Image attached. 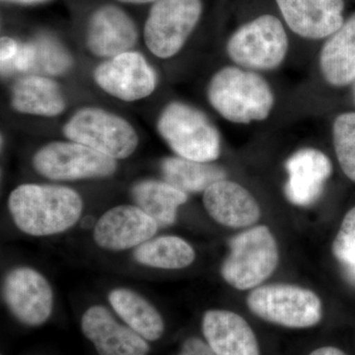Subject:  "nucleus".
Instances as JSON below:
<instances>
[{"mask_svg":"<svg viewBox=\"0 0 355 355\" xmlns=\"http://www.w3.org/2000/svg\"><path fill=\"white\" fill-rule=\"evenodd\" d=\"M18 46H19V44L16 43L13 39L8 38V37H2L1 41H0V60H1V64L12 60L14 55L17 53Z\"/></svg>","mask_w":355,"mask_h":355,"instance_id":"29","label":"nucleus"},{"mask_svg":"<svg viewBox=\"0 0 355 355\" xmlns=\"http://www.w3.org/2000/svg\"><path fill=\"white\" fill-rule=\"evenodd\" d=\"M177 355H218L209 343L197 336L187 338Z\"/></svg>","mask_w":355,"mask_h":355,"instance_id":"28","label":"nucleus"},{"mask_svg":"<svg viewBox=\"0 0 355 355\" xmlns=\"http://www.w3.org/2000/svg\"><path fill=\"white\" fill-rule=\"evenodd\" d=\"M202 330L205 342L218 355H261L253 329L232 311H207L202 317Z\"/></svg>","mask_w":355,"mask_h":355,"instance_id":"17","label":"nucleus"},{"mask_svg":"<svg viewBox=\"0 0 355 355\" xmlns=\"http://www.w3.org/2000/svg\"><path fill=\"white\" fill-rule=\"evenodd\" d=\"M132 196L137 207L153 217L159 227L173 225L178 209L188 200V193L158 180H144L135 184Z\"/></svg>","mask_w":355,"mask_h":355,"instance_id":"22","label":"nucleus"},{"mask_svg":"<svg viewBox=\"0 0 355 355\" xmlns=\"http://www.w3.org/2000/svg\"><path fill=\"white\" fill-rule=\"evenodd\" d=\"M67 139L116 159L130 157L139 137L125 119L102 109L79 110L64 125Z\"/></svg>","mask_w":355,"mask_h":355,"instance_id":"7","label":"nucleus"},{"mask_svg":"<svg viewBox=\"0 0 355 355\" xmlns=\"http://www.w3.org/2000/svg\"><path fill=\"white\" fill-rule=\"evenodd\" d=\"M333 254L355 282V207L345 214L333 242Z\"/></svg>","mask_w":355,"mask_h":355,"instance_id":"27","label":"nucleus"},{"mask_svg":"<svg viewBox=\"0 0 355 355\" xmlns=\"http://www.w3.org/2000/svg\"><path fill=\"white\" fill-rule=\"evenodd\" d=\"M157 128L180 157L210 163L220 155L218 130L202 112L190 105L170 103L159 116Z\"/></svg>","mask_w":355,"mask_h":355,"instance_id":"4","label":"nucleus"},{"mask_svg":"<svg viewBox=\"0 0 355 355\" xmlns=\"http://www.w3.org/2000/svg\"><path fill=\"white\" fill-rule=\"evenodd\" d=\"M226 50L239 67L272 70L286 58L288 38L279 18L266 14L241 26L229 39Z\"/></svg>","mask_w":355,"mask_h":355,"instance_id":"6","label":"nucleus"},{"mask_svg":"<svg viewBox=\"0 0 355 355\" xmlns=\"http://www.w3.org/2000/svg\"><path fill=\"white\" fill-rule=\"evenodd\" d=\"M35 51V71L60 76L71 67L72 58L57 40L42 35L31 41Z\"/></svg>","mask_w":355,"mask_h":355,"instance_id":"25","label":"nucleus"},{"mask_svg":"<svg viewBox=\"0 0 355 355\" xmlns=\"http://www.w3.org/2000/svg\"><path fill=\"white\" fill-rule=\"evenodd\" d=\"M333 137L340 168L355 183V113L342 114L336 119Z\"/></svg>","mask_w":355,"mask_h":355,"instance_id":"26","label":"nucleus"},{"mask_svg":"<svg viewBox=\"0 0 355 355\" xmlns=\"http://www.w3.org/2000/svg\"><path fill=\"white\" fill-rule=\"evenodd\" d=\"M35 170L53 181H76L112 176L118 168L116 159L77 142H51L33 158Z\"/></svg>","mask_w":355,"mask_h":355,"instance_id":"8","label":"nucleus"},{"mask_svg":"<svg viewBox=\"0 0 355 355\" xmlns=\"http://www.w3.org/2000/svg\"><path fill=\"white\" fill-rule=\"evenodd\" d=\"M137 40L135 23L118 7L98 9L89 22L87 46L97 57L114 58L127 53Z\"/></svg>","mask_w":355,"mask_h":355,"instance_id":"18","label":"nucleus"},{"mask_svg":"<svg viewBox=\"0 0 355 355\" xmlns=\"http://www.w3.org/2000/svg\"><path fill=\"white\" fill-rule=\"evenodd\" d=\"M161 170L167 183L186 193H202L227 176L220 166L198 162L180 156L165 158Z\"/></svg>","mask_w":355,"mask_h":355,"instance_id":"24","label":"nucleus"},{"mask_svg":"<svg viewBox=\"0 0 355 355\" xmlns=\"http://www.w3.org/2000/svg\"><path fill=\"white\" fill-rule=\"evenodd\" d=\"M247 305L263 321L286 328H312L323 318L319 296L310 289L292 284L256 287L248 295Z\"/></svg>","mask_w":355,"mask_h":355,"instance_id":"5","label":"nucleus"},{"mask_svg":"<svg viewBox=\"0 0 355 355\" xmlns=\"http://www.w3.org/2000/svg\"><path fill=\"white\" fill-rule=\"evenodd\" d=\"M230 253L221 266V275L238 291L253 289L277 270L279 251L277 240L266 225L254 226L231 238Z\"/></svg>","mask_w":355,"mask_h":355,"instance_id":"3","label":"nucleus"},{"mask_svg":"<svg viewBox=\"0 0 355 355\" xmlns=\"http://www.w3.org/2000/svg\"><path fill=\"white\" fill-rule=\"evenodd\" d=\"M354 101H355V79L354 81Z\"/></svg>","mask_w":355,"mask_h":355,"instance_id":"33","label":"nucleus"},{"mask_svg":"<svg viewBox=\"0 0 355 355\" xmlns=\"http://www.w3.org/2000/svg\"><path fill=\"white\" fill-rule=\"evenodd\" d=\"M133 259L149 268L182 270L195 261L196 252L190 243L179 236H159L135 248Z\"/></svg>","mask_w":355,"mask_h":355,"instance_id":"23","label":"nucleus"},{"mask_svg":"<svg viewBox=\"0 0 355 355\" xmlns=\"http://www.w3.org/2000/svg\"><path fill=\"white\" fill-rule=\"evenodd\" d=\"M94 79L105 92L125 102L148 97L157 85L155 70L137 51L121 53L98 65Z\"/></svg>","mask_w":355,"mask_h":355,"instance_id":"11","label":"nucleus"},{"mask_svg":"<svg viewBox=\"0 0 355 355\" xmlns=\"http://www.w3.org/2000/svg\"><path fill=\"white\" fill-rule=\"evenodd\" d=\"M203 205L210 217L226 227L244 228L261 217V209L254 196L241 184L220 180L203 191Z\"/></svg>","mask_w":355,"mask_h":355,"instance_id":"16","label":"nucleus"},{"mask_svg":"<svg viewBox=\"0 0 355 355\" xmlns=\"http://www.w3.org/2000/svg\"><path fill=\"white\" fill-rule=\"evenodd\" d=\"M81 331L99 355H148L146 338L121 324L105 306L93 305L83 313Z\"/></svg>","mask_w":355,"mask_h":355,"instance_id":"13","label":"nucleus"},{"mask_svg":"<svg viewBox=\"0 0 355 355\" xmlns=\"http://www.w3.org/2000/svg\"><path fill=\"white\" fill-rule=\"evenodd\" d=\"M207 97L217 113L235 123L266 120L275 106L270 84L256 72L236 67H224L212 76Z\"/></svg>","mask_w":355,"mask_h":355,"instance_id":"2","label":"nucleus"},{"mask_svg":"<svg viewBox=\"0 0 355 355\" xmlns=\"http://www.w3.org/2000/svg\"><path fill=\"white\" fill-rule=\"evenodd\" d=\"M309 355H347L342 349L336 347H323L313 350Z\"/></svg>","mask_w":355,"mask_h":355,"instance_id":"30","label":"nucleus"},{"mask_svg":"<svg viewBox=\"0 0 355 355\" xmlns=\"http://www.w3.org/2000/svg\"><path fill=\"white\" fill-rule=\"evenodd\" d=\"M286 24L302 38H328L342 27L343 0H277Z\"/></svg>","mask_w":355,"mask_h":355,"instance_id":"15","label":"nucleus"},{"mask_svg":"<svg viewBox=\"0 0 355 355\" xmlns=\"http://www.w3.org/2000/svg\"><path fill=\"white\" fill-rule=\"evenodd\" d=\"M8 209L21 232L46 237L73 227L84 205L78 193L67 187L24 184L11 191Z\"/></svg>","mask_w":355,"mask_h":355,"instance_id":"1","label":"nucleus"},{"mask_svg":"<svg viewBox=\"0 0 355 355\" xmlns=\"http://www.w3.org/2000/svg\"><path fill=\"white\" fill-rule=\"evenodd\" d=\"M11 105L19 113L55 116L64 111L65 100L55 81L41 76H28L14 84Z\"/></svg>","mask_w":355,"mask_h":355,"instance_id":"21","label":"nucleus"},{"mask_svg":"<svg viewBox=\"0 0 355 355\" xmlns=\"http://www.w3.org/2000/svg\"><path fill=\"white\" fill-rule=\"evenodd\" d=\"M158 229L157 222L137 205H118L96 222L93 239L103 250L125 251L148 241Z\"/></svg>","mask_w":355,"mask_h":355,"instance_id":"12","label":"nucleus"},{"mask_svg":"<svg viewBox=\"0 0 355 355\" xmlns=\"http://www.w3.org/2000/svg\"><path fill=\"white\" fill-rule=\"evenodd\" d=\"M202 11L200 0H158L144 27L147 48L157 58L174 57L195 29Z\"/></svg>","mask_w":355,"mask_h":355,"instance_id":"9","label":"nucleus"},{"mask_svg":"<svg viewBox=\"0 0 355 355\" xmlns=\"http://www.w3.org/2000/svg\"><path fill=\"white\" fill-rule=\"evenodd\" d=\"M110 305L114 312L147 342L160 340L165 331L162 315L146 298L132 289L118 287L110 292Z\"/></svg>","mask_w":355,"mask_h":355,"instance_id":"20","label":"nucleus"},{"mask_svg":"<svg viewBox=\"0 0 355 355\" xmlns=\"http://www.w3.org/2000/svg\"><path fill=\"white\" fill-rule=\"evenodd\" d=\"M288 180L284 193L296 207H309L321 197L333 167L326 154L315 148H303L287 159Z\"/></svg>","mask_w":355,"mask_h":355,"instance_id":"14","label":"nucleus"},{"mask_svg":"<svg viewBox=\"0 0 355 355\" xmlns=\"http://www.w3.org/2000/svg\"><path fill=\"white\" fill-rule=\"evenodd\" d=\"M2 296L12 316L24 326H43L53 314V288L34 268L19 266L8 272L2 284Z\"/></svg>","mask_w":355,"mask_h":355,"instance_id":"10","label":"nucleus"},{"mask_svg":"<svg viewBox=\"0 0 355 355\" xmlns=\"http://www.w3.org/2000/svg\"><path fill=\"white\" fill-rule=\"evenodd\" d=\"M6 1L17 2V3L32 4L40 3V2L46 1V0H6Z\"/></svg>","mask_w":355,"mask_h":355,"instance_id":"31","label":"nucleus"},{"mask_svg":"<svg viewBox=\"0 0 355 355\" xmlns=\"http://www.w3.org/2000/svg\"><path fill=\"white\" fill-rule=\"evenodd\" d=\"M320 69L324 80L336 87L355 79V13L327 40L320 53Z\"/></svg>","mask_w":355,"mask_h":355,"instance_id":"19","label":"nucleus"},{"mask_svg":"<svg viewBox=\"0 0 355 355\" xmlns=\"http://www.w3.org/2000/svg\"><path fill=\"white\" fill-rule=\"evenodd\" d=\"M121 2L127 3H147V2L158 1V0H120Z\"/></svg>","mask_w":355,"mask_h":355,"instance_id":"32","label":"nucleus"}]
</instances>
